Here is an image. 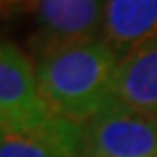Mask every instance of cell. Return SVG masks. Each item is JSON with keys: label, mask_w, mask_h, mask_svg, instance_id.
I'll use <instances>...</instances> for the list:
<instances>
[{"label": "cell", "mask_w": 157, "mask_h": 157, "mask_svg": "<svg viewBox=\"0 0 157 157\" xmlns=\"http://www.w3.org/2000/svg\"><path fill=\"white\" fill-rule=\"evenodd\" d=\"M121 55L104 37L49 49L33 59L41 94L57 117L86 124L112 96Z\"/></svg>", "instance_id": "cell-1"}, {"label": "cell", "mask_w": 157, "mask_h": 157, "mask_svg": "<svg viewBox=\"0 0 157 157\" xmlns=\"http://www.w3.org/2000/svg\"><path fill=\"white\" fill-rule=\"evenodd\" d=\"M0 131L45 141L65 157H84L82 124L51 110L41 94L33 59L12 41L0 45Z\"/></svg>", "instance_id": "cell-2"}, {"label": "cell", "mask_w": 157, "mask_h": 157, "mask_svg": "<svg viewBox=\"0 0 157 157\" xmlns=\"http://www.w3.org/2000/svg\"><path fill=\"white\" fill-rule=\"evenodd\" d=\"M84 128V157H155L157 112L110 96Z\"/></svg>", "instance_id": "cell-3"}, {"label": "cell", "mask_w": 157, "mask_h": 157, "mask_svg": "<svg viewBox=\"0 0 157 157\" xmlns=\"http://www.w3.org/2000/svg\"><path fill=\"white\" fill-rule=\"evenodd\" d=\"M31 59L59 45L102 37L106 0H37Z\"/></svg>", "instance_id": "cell-4"}, {"label": "cell", "mask_w": 157, "mask_h": 157, "mask_svg": "<svg viewBox=\"0 0 157 157\" xmlns=\"http://www.w3.org/2000/svg\"><path fill=\"white\" fill-rule=\"evenodd\" d=\"M112 96L135 108L157 112V33L143 39L121 59Z\"/></svg>", "instance_id": "cell-5"}, {"label": "cell", "mask_w": 157, "mask_h": 157, "mask_svg": "<svg viewBox=\"0 0 157 157\" xmlns=\"http://www.w3.org/2000/svg\"><path fill=\"white\" fill-rule=\"evenodd\" d=\"M153 33H157V0H106L102 37L121 59Z\"/></svg>", "instance_id": "cell-6"}, {"label": "cell", "mask_w": 157, "mask_h": 157, "mask_svg": "<svg viewBox=\"0 0 157 157\" xmlns=\"http://www.w3.org/2000/svg\"><path fill=\"white\" fill-rule=\"evenodd\" d=\"M0 157H65V155L45 141L33 139V137L2 135Z\"/></svg>", "instance_id": "cell-7"}, {"label": "cell", "mask_w": 157, "mask_h": 157, "mask_svg": "<svg viewBox=\"0 0 157 157\" xmlns=\"http://www.w3.org/2000/svg\"><path fill=\"white\" fill-rule=\"evenodd\" d=\"M155 157H157V155H155Z\"/></svg>", "instance_id": "cell-8"}]
</instances>
